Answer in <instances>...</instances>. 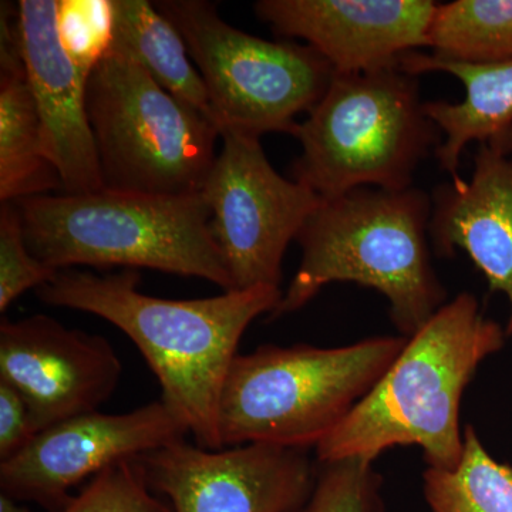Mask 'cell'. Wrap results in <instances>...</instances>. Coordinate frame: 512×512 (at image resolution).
I'll use <instances>...</instances> for the list:
<instances>
[{
    "mask_svg": "<svg viewBox=\"0 0 512 512\" xmlns=\"http://www.w3.org/2000/svg\"><path fill=\"white\" fill-rule=\"evenodd\" d=\"M291 512H386L383 477L360 458L318 463L311 494Z\"/></svg>",
    "mask_w": 512,
    "mask_h": 512,
    "instance_id": "obj_21",
    "label": "cell"
},
{
    "mask_svg": "<svg viewBox=\"0 0 512 512\" xmlns=\"http://www.w3.org/2000/svg\"><path fill=\"white\" fill-rule=\"evenodd\" d=\"M423 494L431 512H512V467L495 460L477 430L466 426L460 464L427 467Z\"/></svg>",
    "mask_w": 512,
    "mask_h": 512,
    "instance_id": "obj_20",
    "label": "cell"
},
{
    "mask_svg": "<svg viewBox=\"0 0 512 512\" xmlns=\"http://www.w3.org/2000/svg\"><path fill=\"white\" fill-rule=\"evenodd\" d=\"M141 276L63 269L36 289L46 305L107 320L137 346L161 386V400L207 450H220V403L242 335L275 311L284 291L255 286L214 298L174 301L138 291Z\"/></svg>",
    "mask_w": 512,
    "mask_h": 512,
    "instance_id": "obj_1",
    "label": "cell"
},
{
    "mask_svg": "<svg viewBox=\"0 0 512 512\" xmlns=\"http://www.w3.org/2000/svg\"><path fill=\"white\" fill-rule=\"evenodd\" d=\"M33 256L55 271L87 265L195 276L232 291L204 195L104 190L15 202Z\"/></svg>",
    "mask_w": 512,
    "mask_h": 512,
    "instance_id": "obj_4",
    "label": "cell"
},
{
    "mask_svg": "<svg viewBox=\"0 0 512 512\" xmlns=\"http://www.w3.org/2000/svg\"><path fill=\"white\" fill-rule=\"evenodd\" d=\"M36 434L28 404L12 386L0 382V461L18 454Z\"/></svg>",
    "mask_w": 512,
    "mask_h": 512,
    "instance_id": "obj_25",
    "label": "cell"
},
{
    "mask_svg": "<svg viewBox=\"0 0 512 512\" xmlns=\"http://www.w3.org/2000/svg\"><path fill=\"white\" fill-rule=\"evenodd\" d=\"M23 63L35 99L43 146L63 194L104 190L99 153L86 109V80L60 46L56 0H20Z\"/></svg>",
    "mask_w": 512,
    "mask_h": 512,
    "instance_id": "obj_14",
    "label": "cell"
},
{
    "mask_svg": "<svg viewBox=\"0 0 512 512\" xmlns=\"http://www.w3.org/2000/svg\"><path fill=\"white\" fill-rule=\"evenodd\" d=\"M404 72L447 73L457 77L466 90L460 103L430 101L424 104L427 116L439 126L443 143L436 156L441 170L460 177L461 156L468 144H483L512 130V59L487 64H468L434 55L406 53L397 60Z\"/></svg>",
    "mask_w": 512,
    "mask_h": 512,
    "instance_id": "obj_17",
    "label": "cell"
},
{
    "mask_svg": "<svg viewBox=\"0 0 512 512\" xmlns=\"http://www.w3.org/2000/svg\"><path fill=\"white\" fill-rule=\"evenodd\" d=\"M406 342L404 336H375L340 348L265 345L238 355L222 390V447L315 450L382 379Z\"/></svg>",
    "mask_w": 512,
    "mask_h": 512,
    "instance_id": "obj_6",
    "label": "cell"
},
{
    "mask_svg": "<svg viewBox=\"0 0 512 512\" xmlns=\"http://www.w3.org/2000/svg\"><path fill=\"white\" fill-rule=\"evenodd\" d=\"M113 26L111 0H56L60 46L86 83L109 53Z\"/></svg>",
    "mask_w": 512,
    "mask_h": 512,
    "instance_id": "obj_22",
    "label": "cell"
},
{
    "mask_svg": "<svg viewBox=\"0 0 512 512\" xmlns=\"http://www.w3.org/2000/svg\"><path fill=\"white\" fill-rule=\"evenodd\" d=\"M154 6L183 36L221 133L293 136L296 117L316 106L335 76L312 47L248 35L228 25L214 3L160 0Z\"/></svg>",
    "mask_w": 512,
    "mask_h": 512,
    "instance_id": "obj_8",
    "label": "cell"
},
{
    "mask_svg": "<svg viewBox=\"0 0 512 512\" xmlns=\"http://www.w3.org/2000/svg\"><path fill=\"white\" fill-rule=\"evenodd\" d=\"M187 434L161 399L133 412L82 414L40 431L22 451L0 461V487L16 500L60 512L72 500L70 490L84 480L185 440Z\"/></svg>",
    "mask_w": 512,
    "mask_h": 512,
    "instance_id": "obj_11",
    "label": "cell"
},
{
    "mask_svg": "<svg viewBox=\"0 0 512 512\" xmlns=\"http://www.w3.org/2000/svg\"><path fill=\"white\" fill-rule=\"evenodd\" d=\"M431 248L439 258L458 249L510 303L512 336V130L478 144L470 180L456 177L431 192Z\"/></svg>",
    "mask_w": 512,
    "mask_h": 512,
    "instance_id": "obj_15",
    "label": "cell"
},
{
    "mask_svg": "<svg viewBox=\"0 0 512 512\" xmlns=\"http://www.w3.org/2000/svg\"><path fill=\"white\" fill-rule=\"evenodd\" d=\"M60 512H174L154 495L140 460L121 461L101 471Z\"/></svg>",
    "mask_w": 512,
    "mask_h": 512,
    "instance_id": "obj_23",
    "label": "cell"
},
{
    "mask_svg": "<svg viewBox=\"0 0 512 512\" xmlns=\"http://www.w3.org/2000/svg\"><path fill=\"white\" fill-rule=\"evenodd\" d=\"M431 210V195L416 187L322 198L296 238L301 264L271 318L299 311L332 282H355L382 293L397 332L412 338L447 303L431 264Z\"/></svg>",
    "mask_w": 512,
    "mask_h": 512,
    "instance_id": "obj_3",
    "label": "cell"
},
{
    "mask_svg": "<svg viewBox=\"0 0 512 512\" xmlns=\"http://www.w3.org/2000/svg\"><path fill=\"white\" fill-rule=\"evenodd\" d=\"M308 451L271 444L207 450L181 440L138 460L174 512H291L315 484L318 461Z\"/></svg>",
    "mask_w": 512,
    "mask_h": 512,
    "instance_id": "obj_10",
    "label": "cell"
},
{
    "mask_svg": "<svg viewBox=\"0 0 512 512\" xmlns=\"http://www.w3.org/2000/svg\"><path fill=\"white\" fill-rule=\"evenodd\" d=\"M111 2L114 26L110 49L133 59L164 90L215 123L201 74L173 23L146 0Z\"/></svg>",
    "mask_w": 512,
    "mask_h": 512,
    "instance_id": "obj_18",
    "label": "cell"
},
{
    "mask_svg": "<svg viewBox=\"0 0 512 512\" xmlns=\"http://www.w3.org/2000/svg\"><path fill=\"white\" fill-rule=\"evenodd\" d=\"M424 104L419 76L397 63L335 73L295 128L302 151L292 163V180L323 200L360 187L409 190L417 168L443 143Z\"/></svg>",
    "mask_w": 512,
    "mask_h": 512,
    "instance_id": "obj_5",
    "label": "cell"
},
{
    "mask_svg": "<svg viewBox=\"0 0 512 512\" xmlns=\"http://www.w3.org/2000/svg\"><path fill=\"white\" fill-rule=\"evenodd\" d=\"M427 47L431 55L460 63L512 59V0H456L437 6Z\"/></svg>",
    "mask_w": 512,
    "mask_h": 512,
    "instance_id": "obj_19",
    "label": "cell"
},
{
    "mask_svg": "<svg viewBox=\"0 0 512 512\" xmlns=\"http://www.w3.org/2000/svg\"><path fill=\"white\" fill-rule=\"evenodd\" d=\"M221 138L222 150L202 195L232 291L264 285L281 288L286 248L296 241L322 198L276 173L259 137L224 130Z\"/></svg>",
    "mask_w": 512,
    "mask_h": 512,
    "instance_id": "obj_9",
    "label": "cell"
},
{
    "mask_svg": "<svg viewBox=\"0 0 512 512\" xmlns=\"http://www.w3.org/2000/svg\"><path fill=\"white\" fill-rule=\"evenodd\" d=\"M59 271L40 262L26 242L22 214L15 202L0 208V312L29 289L52 281Z\"/></svg>",
    "mask_w": 512,
    "mask_h": 512,
    "instance_id": "obj_24",
    "label": "cell"
},
{
    "mask_svg": "<svg viewBox=\"0 0 512 512\" xmlns=\"http://www.w3.org/2000/svg\"><path fill=\"white\" fill-rule=\"evenodd\" d=\"M86 109L104 188L201 194L220 128L164 90L133 59L109 50L86 83Z\"/></svg>",
    "mask_w": 512,
    "mask_h": 512,
    "instance_id": "obj_7",
    "label": "cell"
},
{
    "mask_svg": "<svg viewBox=\"0 0 512 512\" xmlns=\"http://www.w3.org/2000/svg\"><path fill=\"white\" fill-rule=\"evenodd\" d=\"M0 512H36L30 510L26 505L20 504L19 500L10 497V495L0 494Z\"/></svg>",
    "mask_w": 512,
    "mask_h": 512,
    "instance_id": "obj_26",
    "label": "cell"
},
{
    "mask_svg": "<svg viewBox=\"0 0 512 512\" xmlns=\"http://www.w3.org/2000/svg\"><path fill=\"white\" fill-rule=\"evenodd\" d=\"M437 6L431 0H259L254 9L276 36L305 40L335 73H359L427 47Z\"/></svg>",
    "mask_w": 512,
    "mask_h": 512,
    "instance_id": "obj_13",
    "label": "cell"
},
{
    "mask_svg": "<svg viewBox=\"0 0 512 512\" xmlns=\"http://www.w3.org/2000/svg\"><path fill=\"white\" fill-rule=\"evenodd\" d=\"M507 338L473 293H458L407 339L382 379L315 448V460L375 463L390 448L419 446L427 467L453 470L464 451V392Z\"/></svg>",
    "mask_w": 512,
    "mask_h": 512,
    "instance_id": "obj_2",
    "label": "cell"
},
{
    "mask_svg": "<svg viewBox=\"0 0 512 512\" xmlns=\"http://www.w3.org/2000/svg\"><path fill=\"white\" fill-rule=\"evenodd\" d=\"M62 188L43 146L42 124L23 63L18 6L0 16V200L16 202Z\"/></svg>",
    "mask_w": 512,
    "mask_h": 512,
    "instance_id": "obj_16",
    "label": "cell"
},
{
    "mask_svg": "<svg viewBox=\"0 0 512 512\" xmlns=\"http://www.w3.org/2000/svg\"><path fill=\"white\" fill-rule=\"evenodd\" d=\"M121 373L120 357L103 336L45 315L0 323V382L23 397L37 433L99 412Z\"/></svg>",
    "mask_w": 512,
    "mask_h": 512,
    "instance_id": "obj_12",
    "label": "cell"
}]
</instances>
